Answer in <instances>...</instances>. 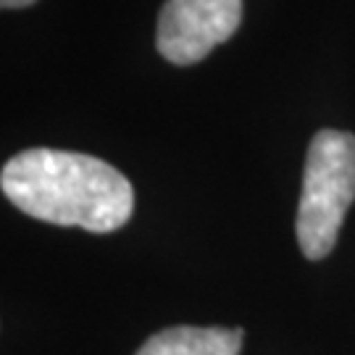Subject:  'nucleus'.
<instances>
[{
    "label": "nucleus",
    "mask_w": 355,
    "mask_h": 355,
    "mask_svg": "<svg viewBox=\"0 0 355 355\" xmlns=\"http://www.w3.org/2000/svg\"><path fill=\"white\" fill-rule=\"evenodd\" d=\"M242 329L224 327H171L155 331L137 355H240Z\"/></svg>",
    "instance_id": "20e7f679"
},
{
    "label": "nucleus",
    "mask_w": 355,
    "mask_h": 355,
    "mask_svg": "<svg viewBox=\"0 0 355 355\" xmlns=\"http://www.w3.org/2000/svg\"><path fill=\"white\" fill-rule=\"evenodd\" d=\"M242 24V0H166L158 13L155 48L168 64H200Z\"/></svg>",
    "instance_id": "7ed1b4c3"
},
{
    "label": "nucleus",
    "mask_w": 355,
    "mask_h": 355,
    "mask_svg": "<svg viewBox=\"0 0 355 355\" xmlns=\"http://www.w3.org/2000/svg\"><path fill=\"white\" fill-rule=\"evenodd\" d=\"M0 190L19 211L55 227L108 234L135 211L129 179L85 153L32 148L13 155L0 171Z\"/></svg>",
    "instance_id": "f257e3e1"
},
{
    "label": "nucleus",
    "mask_w": 355,
    "mask_h": 355,
    "mask_svg": "<svg viewBox=\"0 0 355 355\" xmlns=\"http://www.w3.org/2000/svg\"><path fill=\"white\" fill-rule=\"evenodd\" d=\"M37 0H0V8L3 11H13V8H29V6H35Z\"/></svg>",
    "instance_id": "39448f33"
},
{
    "label": "nucleus",
    "mask_w": 355,
    "mask_h": 355,
    "mask_svg": "<svg viewBox=\"0 0 355 355\" xmlns=\"http://www.w3.org/2000/svg\"><path fill=\"white\" fill-rule=\"evenodd\" d=\"M355 200V135L321 129L305 155L303 195L295 218L297 245L308 261L334 250L337 234Z\"/></svg>",
    "instance_id": "f03ea898"
}]
</instances>
